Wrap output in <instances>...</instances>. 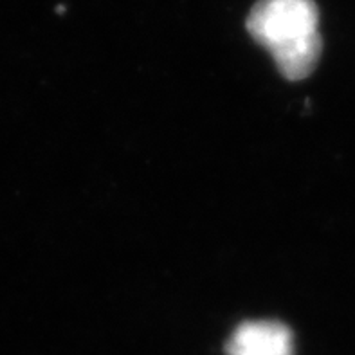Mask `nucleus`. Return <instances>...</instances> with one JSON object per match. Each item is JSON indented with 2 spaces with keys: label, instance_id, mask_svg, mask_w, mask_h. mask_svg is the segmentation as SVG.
<instances>
[{
  "label": "nucleus",
  "instance_id": "1",
  "mask_svg": "<svg viewBox=\"0 0 355 355\" xmlns=\"http://www.w3.org/2000/svg\"><path fill=\"white\" fill-rule=\"evenodd\" d=\"M318 27L314 0H258L248 17V31L291 81L311 76L320 62L323 42Z\"/></svg>",
  "mask_w": 355,
  "mask_h": 355
},
{
  "label": "nucleus",
  "instance_id": "2",
  "mask_svg": "<svg viewBox=\"0 0 355 355\" xmlns=\"http://www.w3.org/2000/svg\"><path fill=\"white\" fill-rule=\"evenodd\" d=\"M227 355H293L291 330L278 321H248L227 341Z\"/></svg>",
  "mask_w": 355,
  "mask_h": 355
}]
</instances>
